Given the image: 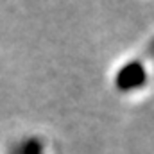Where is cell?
Segmentation results:
<instances>
[{
    "label": "cell",
    "instance_id": "cell-1",
    "mask_svg": "<svg viewBox=\"0 0 154 154\" xmlns=\"http://www.w3.org/2000/svg\"><path fill=\"white\" fill-rule=\"evenodd\" d=\"M147 81V72L145 66L140 61H129L125 63L115 77V86L116 90L127 93V91H134L138 88H142Z\"/></svg>",
    "mask_w": 154,
    "mask_h": 154
}]
</instances>
